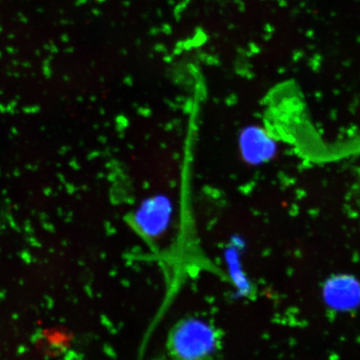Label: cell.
<instances>
[{
  "instance_id": "2",
  "label": "cell",
  "mask_w": 360,
  "mask_h": 360,
  "mask_svg": "<svg viewBox=\"0 0 360 360\" xmlns=\"http://www.w3.org/2000/svg\"><path fill=\"white\" fill-rule=\"evenodd\" d=\"M173 205L163 194L148 198L130 214L129 222L138 234L147 240L160 238L169 228Z\"/></svg>"
},
{
  "instance_id": "1",
  "label": "cell",
  "mask_w": 360,
  "mask_h": 360,
  "mask_svg": "<svg viewBox=\"0 0 360 360\" xmlns=\"http://www.w3.org/2000/svg\"><path fill=\"white\" fill-rule=\"evenodd\" d=\"M168 345L175 360H214L220 335L206 321L186 318L173 328Z\"/></svg>"
},
{
  "instance_id": "3",
  "label": "cell",
  "mask_w": 360,
  "mask_h": 360,
  "mask_svg": "<svg viewBox=\"0 0 360 360\" xmlns=\"http://www.w3.org/2000/svg\"><path fill=\"white\" fill-rule=\"evenodd\" d=\"M323 298L333 310L341 312L355 310L360 305V281L347 273L332 276L324 283Z\"/></svg>"
},
{
  "instance_id": "5",
  "label": "cell",
  "mask_w": 360,
  "mask_h": 360,
  "mask_svg": "<svg viewBox=\"0 0 360 360\" xmlns=\"http://www.w3.org/2000/svg\"><path fill=\"white\" fill-rule=\"evenodd\" d=\"M242 248L237 240L228 245L225 252V264L237 293L240 297H248L253 294V287L243 268Z\"/></svg>"
},
{
  "instance_id": "4",
  "label": "cell",
  "mask_w": 360,
  "mask_h": 360,
  "mask_svg": "<svg viewBox=\"0 0 360 360\" xmlns=\"http://www.w3.org/2000/svg\"><path fill=\"white\" fill-rule=\"evenodd\" d=\"M239 153L246 163L258 166L273 159L277 144L261 127H246L239 134Z\"/></svg>"
}]
</instances>
